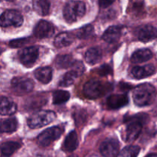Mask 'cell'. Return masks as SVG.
<instances>
[{"label":"cell","instance_id":"1","mask_svg":"<svg viewBox=\"0 0 157 157\" xmlns=\"http://www.w3.org/2000/svg\"><path fill=\"white\" fill-rule=\"evenodd\" d=\"M156 89L150 83H143L135 87L133 92V101L138 106H146L152 104L156 99Z\"/></svg>","mask_w":157,"mask_h":157},{"label":"cell","instance_id":"2","mask_svg":"<svg viewBox=\"0 0 157 157\" xmlns=\"http://www.w3.org/2000/svg\"><path fill=\"white\" fill-rule=\"evenodd\" d=\"M86 12V6L81 1H70L65 5L63 11L64 17L69 23L75 22L83 17Z\"/></svg>","mask_w":157,"mask_h":157},{"label":"cell","instance_id":"3","mask_svg":"<svg viewBox=\"0 0 157 157\" xmlns=\"http://www.w3.org/2000/svg\"><path fill=\"white\" fill-rule=\"evenodd\" d=\"M56 118L53 111L39 110L32 114L28 119V126L32 129L41 128L50 124Z\"/></svg>","mask_w":157,"mask_h":157},{"label":"cell","instance_id":"4","mask_svg":"<svg viewBox=\"0 0 157 157\" xmlns=\"http://www.w3.org/2000/svg\"><path fill=\"white\" fill-rule=\"evenodd\" d=\"M107 86L98 79H91L84 86V94L88 99H97L107 92Z\"/></svg>","mask_w":157,"mask_h":157},{"label":"cell","instance_id":"5","mask_svg":"<svg viewBox=\"0 0 157 157\" xmlns=\"http://www.w3.org/2000/svg\"><path fill=\"white\" fill-rule=\"evenodd\" d=\"M64 129L60 126H52L43 131L38 136V142L41 146H48L62 135Z\"/></svg>","mask_w":157,"mask_h":157},{"label":"cell","instance_id":"6","mask_svg":"<svg viewBox=\"0 0 157 157\" xmlns=\"http://www.w3.org/2000/svg\"><path fill=\"white\" fill-rule=\"evenodd\" d=\"M142 130V119H139V116L132 117L129 119L128 125L125 132L126 142H133L137 139Z\"/></svg>","mask_w":157,"mask_h":157},{"label":"cell","instance_id":"7","mask_svg":"<svg viewBox=\"0 0 157 157\" xmlns=\"http://www.w3.org/2000/svg\"><path fill=\"white\" fill-rule=\"evenodd\" d=\"M23 23V17L16 10H6L2 14L0 24L2 27H18Z\"/></svg>","mask_w":157,"mask_h":157},{"label":"cell","instance_id":"8","mask_svg":"<svg viewBox=\"0 0 157 157\" xmlns=\"http://www.w3.org/2000/svg\"><path fill=\"white\" fill-rule=\"evenodd\" d=\"M18 58L25 66H32L38 58V48L35 46L24 48L18 52Z\"/></svg>","mask_w":157,"mask_h":157},{"label":"cell","instance_id":"9","mask_svg":"<svg viewBox=\"0 0 157 157\" xmlns=\"http://www.w3.org/2000/svg\"><path fill=\"white\" fill-rule=\"evenodd\" d=\"M119 142L113 138L104 140L100 146V151L104 157H117L119 154Z\"/></svg>","mask_w":157,"mask_h":157},{"label":"cell","instance_id":"10","mask_svg":"<svg viewBox=\"0 0 157 157\" xmlns=\"http://www.w3.org/2000/svg\"><path fill=\"white\" fill-rule=\"evenodd\" d=\"M34 35L38 38H44L51 37L55 32L53 25L45 20H41L34 28Z\"/></svg>","mask_w":157,"mask_h":157},{"label":"cell","instance_id":"11","mask_svg":"<svg viewBox=\"0 0 157 157\" xmlns=\"http://www.w3.org/2000/svg\"><path fill=\"white\" fill-rule=\"evenodd\" d=\"M12 87L18 93H26L34 89V83L28 78H15L12 81Z\"/></svg>","mask_w":157,"mask_h":157},{"label":"cell","instance_id":"12","mask_svg":"<svg viewBox=\"0 0 157 157\" xmlns=\"http://www.w3.org/2000/svg\"><path fill=\"white\" fill-rule=\"evenodd\" d=\"M157 38V29L150 25L142 26L138 32V38L140 41L147 42Z\"/></svg>","mask_w":157,"mask_h":157},{"label":"cell","instance_id":"13","mask_svg":"<svg viewBox=\"0 0 157 157\" xmlns=\"http://www.w3.org/2000/svg\"><path fill=\"white\" fill-rule=\"evenodd\" d=\"M128 97L124 94H114L107 98V105L108 108L112 109H119L126 106L128 103Z\"/></svg>","mask_w":157,"mask_h":157},{"label":"cell","instance_id":"14","mask_svg":"<svg viewBox=\"0 0 157 157\" xmlns=\"http://www.w3.org/2000/svg\"><path fill=\"white\" fill-rule=\"evenodd\" d=\"M155 72V67L153 65L149 64L144 66H135L132 69L131 75L135 78H144L150 76Z\"/></svg>","mask_w":157,"mask_h":157},{"label":"cell","instance_id":"15","mask_svg":"<svg viewBox=\"0 0 157 157\" xmlns=\"http://www.w3.org/2000/svg\"><path fill=\"white\" fill-rule=\"evenodd\" d=\"M122 34V27L120 26H112L109 27L102 35V38L108 43L118 41Z\"/></svg>","mask_w":157,"mask_h":157},{"label":"cell","instance_id":"16","mask_svg":"<svg viewBox=\"0 0 157 157\" xmlns=\"http://www.w3.org/2000/svg\"><path fill=\"white\" fill-rule=\"evenodd\" d=\"M16 109L17 106L13 101L9 99L7 97H2L1 106H0V113L2 115H13L16 112Z\"/></svg>","mask_w":157,"mask_h":157},{"label":"cell","instance_id":"17","mask_svg":"<svg viewBox=\"0 0 157 157\" xmlns=\"http://www.w3.org/2000/svg\"><path fill=\"white\" fill-rule=\"evenodd\" d=\"M34 75L40 83L43 84H47L50 83L52 78V69L48 66L40 67L35 71Z\"/></svg>","mask_w":157,"mask_h":157},{"label":"cell","instance_id":"18","mask_svg":"<svg viewBox=\"0 0 157 157\" xmlns=\"http://www.w3.org/2000/svg\"><path fill=\"white\" fill-rule=\"evenodd\" d=\"M152 57H153V53L150 49H141L133 52L130 59L133 63H141L148 61Z\"/></svg>","mask_w":157,"mask_h":157},{"label":"cell","instance_id":"19","mask_svg":"<svg viewBox=\"0 0 157 157\" xmlns=\"http://www.w3.org/2000/svg\"><path fill=\"white\" fill-rule=\"evenodd\" d=\"M76 61L71 55L64 54L59 55L55 58V65L58 69H67L69 67H73Z\"/></svg>","mask_w":157,"mask_h":157},{"label":"cell","instance_id":"20","mask_svg":"<svg viewBox=\"0 0 157 157\" xmlns=\"http://www.w3.org/2000/svg\"><path fill=\"white\" fill-rule=\"evenodd\" d=\"M78 146V134L75 131H72L66 136L64 139L63 148L67 152H73Z\"/></svg>","mask_w":157,"mask_h":157},{"label":"cell","instance_id":"21","mask_svg":"<svg viewBox=\"0 0 157 157\" xmlns=\"http://www.w3.org/2000/svg\"><path fill=\"white\" fill-rule=\"evenodd\" d=\"M102 58V51L98 47L90 48L85 53V60L88 64L94 65Z\"/></svg>","mask_w":157,"mask_h":157},{"label":"cell","instance_id":"22","mask_svg":"<svg viewBox=\"0 0 157 157\" xmlns=\"http://www.w3.org/2000/svg\"><path fill=\"white\" fill-rule=\"evenodd\" d=\"M74 42V38L71 33L62 32L58 34L55 39V46L57 48H64L68 46Z\"/></svg>","mask_w":157,"mask_h":157},{"label":"cell","instance_id":"23","mask_svg":"<svg viewBox=\"0 0 157 157\" xmlns=\"http://www.w3.org/2000/svg\"><path fill=\"white\" fill-rule=\"evenodd\" d=\"M20 146H21V145L17 142H5L1 146L2 154L5 156H9V155H12L15 151L18 150Z\"/></svg>","mask_w":157,"mask_h":157},{"label":"cell","instance_id":"24","mask_svg":"<svg viewBox=\"0 0 157 157\" xmlns=\"http://www.w3.org/2000/svg\"><path fill=\"white\" fill-rule=\"evenodd\" d=\"M50 7L49 0H36L34 2V9L40 15H47L50 11Z\"/></svg>","mask_w":157,"mask_h":157},{"label":"cell","instance_id":"25","mask_svg":"<svg viewBox=\"0 0 157 157\" xmlns=\"http://www.w3.org/2000/svg\"><path fill=\"white\" fill-rule=\"evenodd\" d=\"M18 128V121L15 118H9L4 119L1 123L2 132H13Z\"/></svg>","mask_w":157,"mask_h":157},{"label":"cell","instance_id":"26","mask_svg":"<svg viewBox=\"0 0 157 157\" xmlns=\"http://www.w3.org/2000/svg\"><path fill=\"white\" fill-rule=\"evenodd\" d=\"M78 76H79V75L77 73L76 71L72 69L71 71H69L67 73L64 74V76L60 81L59 86L61 87H67V86H71Z\"/></svg>","mask_w":157,"mask_h":157},{"label":"cell","instance_id":"27","mask_svg":"<svg viewBox=\"0 0 157 157\" xmlns=\"http://www.w3.org/2000/svg\"><path fill=\"white\" fill-rule=\"evenodd\" d=\"M53 103L60 105L66 103L70 99V93L65 90H57L53 93Z\"/></svg>","mask_w":157,"mask_h":157},{"label":"cell","instance_id":"28","mask_svg":"<svg viewBox=\"0 0 157 157\" xmlns=\"http://www.w3.org/2000/svg\"><path fill=\"white\" fill-rule=\"evenodd\" d=\"M140 148L137 146H126L121 152H119L117 157H136L139 154Z\"/></svg>","mask_w":157,"mask_h":157},{"label":"cell","instance_id":"29","mask_svg":"<svg viewBox=\"0 0 157 157\" xmlns=\"http://www.w3.org/2000/svg\"><path fill=\"white\" fill-rule=\"evenodd\" d=\"M94 34V26L92 25H87L81 28L77 32V37L81 39L89 38Z\"/></svg>","mask_w":157,"mask_h":157},{"label":"cell","instance_id":"30","mask_svg":"<svg viewBox=\"0 0 157 157\" xmlns=\"http://www.w3.org/2000/svg\"><path fill=\"white\" fill-rule=\"evenodd\" d=\"M28 42H29V38H17V39L12 40L9 42V46L12 48H20L24 46Z\"/></svg>","mask_w":157,"mask_h":157},{"label":"cell","instance_id":"31","mask_svg":"<svg viewBox=\"0 0 157 157\" xmlns=\"http://www.w3.org/2000/svg\"><path fill=\"white\" fill-rule=\"evenodd\" d=\"M116 0H99V6L102 9H106L113 4Z\"/></svg>","mask_w":157,"mask_h":157},{"label":"cell","instance_id":"32","mask_svg":"<svg viewBox=\"0 0 157 157\" xmlns=\"http://www.w3.org/2000/svg\"><path fill=\"white\" fill-rule=\"evenodd\" d=\"M99 71V73L101 74V75H106L110 72V67L108 65H104V66H101Z\"/></svg>","mask_w":157,"mask_h":157},{"label":"cell","instance_id":"33","mask_svg":"<svg viewBox=\"0 0 157 157\" xmlns=\"http://www.w3.org/2000/svg\"><path fill=\"white\" fill-rule=\"evenodd\" d=\"M147 157H157V154H152V155H148Z\"/></svg>","mask_w":157,"mask_h":157},{"label":"cell","instance_id":"34","mask_svg":"<svg viewBox=\"0 0 157 157\" xmlns=\"http://www.w3.org/2000/svg\"><path fill=\"white\" fill-rule=\"evenodd\" d=\"M69 157H78V156H76V155H70Z\"/></svg>","mask_w":157,"mask_h":157},{"label":"cell","instance_id":"35","mask_svg":"<svg viewBox=\"0 0 157 157\" xmlns=\"http://www.w3.org/2000/svg\"><path fill=\"white\" fill-rule=\"evenodd\" d=\"M6 1H13V0H6Z\"/></svg>","mask_w":157,"mask_h":157}]
</instances>
